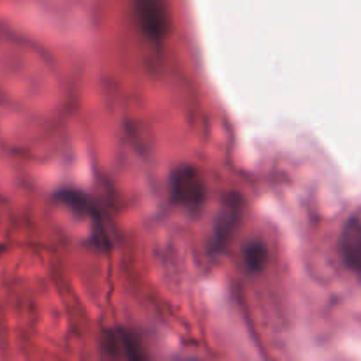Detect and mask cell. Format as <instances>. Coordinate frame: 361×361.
<instances>
[{
    "mask_svg": "<svg viewBox=\"0 0 361 361\" xmlns=\"http://www.w3.org/2000/svg\"><path fill=\"white\" fill-rule=\"evenodd\" d=\"M169 196L173 203L187 210H196L207 197L203 178L192 166H180L169 176Z\"/></svg>",
    "mask_w": 361,
    "mask_h": 361,
    "instance_id": "6da1fadb",
    "label": "cell"
},
{
    "mask_svg": "<svg viewBox=\"0 0 361 361\" xmlns=\"http://www.w3.org/2000/svg\"><path fill=\"white\" fill-rule=\"evenodd\" d=\"M101 349L109 358L134 361L147 358L141 337L126 326H113L104 330L101 337Z\"/></svg>",
    "mask_w": 361,
    "mask_h": 361,
    "instance_id": "7a4b0ae2",
    "label": "cell"
},
{
    "mask_svg": "<svg viewBox=\"0 0 361 361\" xmlns=\"http://www.w3.org/2000/svg\"><path fill=\"white\" fill-rule=\"evenodd\" d=\"M55 200L59 201V203H62L63 207L71 208L74 214L90 219L92 226H94L95 245L109 247L108 233H106V228H104V219H102V214L101 210H99L97 203H95L90 196H87L85 192H80V190L62 189V190H56Z\"/></svg>",
    "mask_w": 361,
    "mask_h": 361,
    "instance_id": "3957f363",
    "label": "cell"
},
{
    "mask_svg": "<svg viewBox=\"0 0 361 361\" xmlns=\"http://www.w3.org/2000/svg\"><path fill=\"white\" fill-rule=\"evenodd\" d=\"M134 14L141 32L148 39L161 41L166 37L169 20L162 0H134Z\"/></svg>",
    "mask_w": 361,
    "mask_h": 361,
    "instance_id": "277c9868",
    "label": "cell"
},
{
    "mask_svg": "<svg viewBox=\"0 0 361 361\" xmlns=\"http://www.w3.org/2000/svg\"><path fill=\"white\" fill-rule=\"evenodd\" d=\"M338 250L345 267L361 275V221L353 217L345 222L338 240Z\"/></svg>",
    "mask_w": 361,
    "mask_h": 361,
    "instance_id": "5b68a950",
    "label": "cell"
},
{
    "mask_svg": "<svg viewBox=\"0 0 361 361\" xmlns=\"http://www.w3.org/2000/svg\"><path fill=\"white\" fill-rule=\"evenodd\" d=\"M240 219V203L238 197L231 196L222 208V214L219 217L217 224L214 229V238H212V250H222L228 245L229 238L233 236V231L236 229Z\"/></svg>",
    "mask_w": 361,
    "mask_h": 361,
    "instance_id": "8992f818",
    "label": "cell"
},
{
    "mask_svg": "<svg viewBox=\"0 0 361 361\" xmlns=\"http://www.w3.org/2000/svg\"><path fill=\"white\" fill-rule=\"evenodd\" d=\"M245 263L252 271L261 270V268L264 267V263H267V249H264L263 243L256 242L252 243V245L247 247Z\"/></svg>",
    "mask_w": 361,
    "mask_h": 361,
    "instance_id": "52a82bcc",
    "label": "cell"
},
{
    "mask_svg": "<svg viewBox=\"0 0 361 361\" xmlns=\"http://www.w3.org/2000/svg\"><path fill=\"white\" fill-rule=\"evenodd\" d=\"M4 252V245H2V243H0V254H2Z\"/></svg>",
    "mask_w": 361,
    "mask_h": 361,
    "instance_id": "ba28073f",
    "label": "cell"
}]
</instances>
